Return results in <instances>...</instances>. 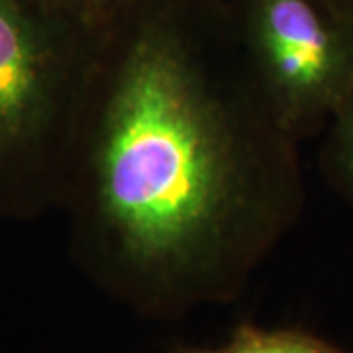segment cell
Segmentation results:
<instances>
[{
  "label": "cell",
  "instance_id": "obj_4",
  "mask_svg": "<svg viewBox=\"0 0 353 353\" xmlns=\"http://www.w3.org/2000/svg\"><path fill=\"white\" fill-rule=\"evenodd\" d=\"M179 353H347L299 330L243 328L218 347L185 350Z\"/></svg>",
  "mask_w": 353,
  "mask_h": 353
},
{
  "label": "cell",
  "instance_id": "obj_3",
  "mask_svg": "<svg viewBox=\"0 0 353 353\" xmlns=\"http://www.w3.org/2000/svg\"><path fill=\"white\" fill-rule=\"evenodd\" d=\"M241 50L296 141L328 126L353 90V24L322 0H226Z\"/></svg>",
  "mask_w": 353,
  "mask_h": 353
},
{
  "label": "cell",
  "instance_id": "obj_7",
  "mask_svg": "<svg viewBox=\"0 0 353 353\" xmlns=\"http://www.w3.org/2000/svg\"><path fill=\"white\" fill-rule=\"evenodd\" d=\"M328 8L353 24V0H322Z\"/></svg>",
  "mask_w": 353,
  "mask_h": 353
},
{
  "label": "cell",
  "instance_id": "obj_1",
  "mask_svg": "<svg viewBox=\"0 0 353 353\" xmlns=\"http://www.w3.org/2000/svg\"><path fill=\"white\" fill-rule=\"evenodd\" d=\"M299 143L226 0H152L99 41L61 204L73 263L148 318L238 299L301 218Z\"/></svg>",
  "mask_w": 353,
  "mask_h": 353
},
{
  "label": "cell",
  "instance_id": "obj_2",
  "mask_svg": "<svg viewBox=\"0 0 353 353\" xmlns=\"http://www.w3.org/2000/svg\"><path fill=\"white\" fill-rule=\"evenodd\" d=\"M99 41L39 0H0V218L61 210Z\"/></svg>",
  "mask_w": 353,
  "mask_h": 353
},
{
  "label": "cell",
  "instance_id": "obj_5",
  "mask_svg": "<svg viewBox=\"0 0 353 353\" xmlns=\"http://www.w3.org/2000/svg\"><path fill=\"white\" fill-rule=\"evenodd\" d=\"M322 167L332 187L353 208V90L328 122Z\"/></svg>",
  "mask_w": 353,
  "mask_h": 353
},
{
  "label": "cell",
  "instance_id": "obj_6",
  "mask_svg": "<svg viewBox=\"0 0 353 353\" xmlns=\"http://www.w3.org/2000/svg\"><path fill=\"white\" fill-rule=\"evenodd\" d=\"M51 12L63 16L94 36H102L128 20L152 0H39Z\"/></svg>",
  "mask_w": 353,
  "mask_h": 353
}]
</instances>
